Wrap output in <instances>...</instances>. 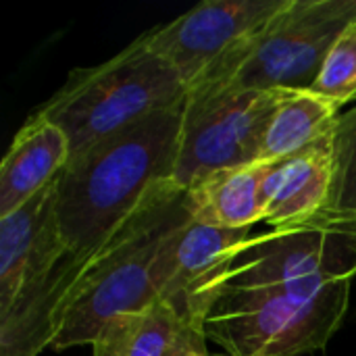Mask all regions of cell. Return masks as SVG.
I'll return each instance as SVG.
<instances>
[{"instance_id":"cell-1","label":"cell","mask_w":356,"mask_h":356,"mask_svg":"<svg viewBox=\"0 0 356 356\" xmlns=\"http://www.w3.org/2000/svg\"><path fill=\"white\" fill-rule=\"evenodd\" d=\"M184 102L69 159L56 177V217L71 257H90L175 175Z\"/></svg>"},{"instance_id":"cell-2","label":"cell","mask_w":356,"mask_h":356,"mask_svg":"<svg viewBox=\"0 0 356 356\" xmlns=\"http://www.w3.org/2000/svg\"><path fill=\"white\" fill-rule=\"evenodd\" d=\"M188 221L192 217L186 190L173 179L156 184L138 211L94 252L50 350L92 346L113 317L163 300L171 275V246Z\"/></svg>"},{"instance_id":"cell-3","label":"cell","mask_w":356,"mask_h":356,"mask_svg":"<svg viewBox=\"0 0 356 356\" xmlns=\"http://www.w3.org/2000/svg\"><path fill=\"white\" fill-rule=\"evenodd\" d=\"M186 94L179 73L142 33L108 60L73 69L33 111L65 131L75 156L159 111L181 104Z\"/></svg>"},{"instance_id":"cell-4","label":"cell","mask_w":356,"mask_h":356,"mask_svg":"<svg viewBox=\"0 0 356 356\" xmlns=\"http://www.w3.org/2000/svg\"><path fill=\"white\" fill-rule=\"evenodd\" d=\"M353 21L356 0H286L194 83L246 90L313 88L330 48Z\"/></svg>"},{"instance_id":"cell-5","label":"cell","mask_w":356,"mask_h":356,"mask_svg":"<svg viewBox=\"0 0 356 356\" xmlns=\"http://www.w3.org/2000/svg\"><path fill=\"white\" fill-rule=\"evenodd\" d=\"M353 288L307 298L282 288L221 286L204 321L207 340L229 356H302L323 350L342 327Z\"/></svg>"},{"instance_id":"cell-6","label":"cell","mask_w":356,"mask_h":356,"mask_svg":"<svg viewBox=\"0 0 356 356\" xmlns=\"http://www.w3.org/2000/svg\"><path fill=\"white\" fill-rule=\"evenodd\" d=\"M282 88L190 86L181 111L173 181L186 190L211 171L257 163Z\"/></svg>"},{"instance_id":"cell-7","label":"cell","mask_w":356,"mask_h":356,"mask_svg":"<svg viewBox=\"0 0 356 356\" xmlns=\"http://www.w3.org/2000/svg\"><path fill=\"white\" fill-rule=\"evenodd\" d=\"M284 4L286 0H204L177 19L144 31V38L190 88Z\"/></svg>"},{"instance_id":"cell-8","label":"cell","mask_w":356,"mask_h":356,"mask_svg":"<svg viewBox=\"0 0 356 356\" xmlns=\"http://www.w3.org/2000/svg\"><path fill=\"white\" fill-rule=\"evenodd\" d=\"M67 244L56 217V179L0 217V311L44 282L65 259Z\"/></svg>"},{"instance_id":"cell-9","label":"cell","mask_w":356,"mask_h":356,"mask_svg":"<svg viewBox=\"0 0 356 356\" xmlns=\"http://www.w3.org/2000/svg\"><path fill=\"white\" fill-rule=\"evenodd\" d=\"M252 234V229H221L188 221L171 246V275L163 300L204 327L217 282L244 252Z\"/></svg>"},{"instance_id":"cell-10","label":"cell","mask_w":356,"mask_h":356,"mask_svg":"<svg viewBox=\"0 0 356 356\" xmlns=\"http://www.w3.org/2000/svg\"><path fill=\"white\" fill-rule=\"evenodd\" d=\"M71 144L65 131L31 111L0 163V217L46 190L67 167Z\"/></svg>"},{"instance_id":"cell-11","label":"cell","mask_w":356,"mask_h":356,"mask_svg":"<svg viewBox=\"0 0 356 356\" xmlns=\"http://www.w3.org/2000/svg\"><path fill=\"white\" fill-rule=\"evenodd\" d=\"M94 356H184L207 350V332L171 302L113 317L92 342Z\"/></svg>"},{"instance_id":"cell-12","label":"cell","mask_w":356,"mask_h":356,"mask_svg":"<svg viewBox=\"0 0 356 356\" xmlns=\"http://www.w3.org/2000/svg\"><path fill=\"white\" fill-rule=\"evenodd\" d=\"M334 186V138L271 165L261 188L263 221L280 227L327 207Z\"/></svg>"},{"instance_id":"cell-13","label":"cell","mask_w":356,"mask_h":356,"mask_svg":"<svg viewBox=\"0 0 356 356\" xmlns=\"http://www.w3.org/2000/svg\"><path fill=\"white\" fill-rule=\"evenodd\" d=\"M273 163L257 161L211 171L186 188V207L194 223L221 229H252L263 221L261 188Z\"/></svg>"},{"instance_id":"cell-14","label":"cell","mask_w":356,"mask_h":356,"mask_svg":"<svg viewBox=\"0 0 356 356\" xmlns=\"http://www.w3.org/2000/svg\"><path fill=\"white\" fill-rule=\"evenodd\" d=\"M340 108L313 88H282L259 161L277 163L332 140L342 119Z\"/></svg>"},{"instance_id":"cell-15","label":"cell","mask_w":356,"mask_h":356,"mask_svg":"<svg viewBox=\"0 0 356 356\" xmlns=\"http://www.w3.org/2000/svg\"><path fill=\"white\" fill-rule=\"evenodd\" d=\"M313 90L332 98L338 106L356 100V21L330 48Z\"/></svg>"},{"instance_id":"cell-16","label":"cell","mask_w":356,"mask_h":356,"mask_svg":"<svg viewBox=\"0 0 356 356\" xmlns=\"http://www.w3.org/2000/svg\"><path fill=\"white\" fill-rule=\"evenodd\" d=\"M327 207L356 213V104L334 134V186Z\"/></svg>"},{"instance_id":"cell-17","label":"cell","mask_w":356,"mask_h":356,"mask_svg":"<svg viewBox=\"0 0 356 356\" xmlns=\"http://www.w3.org/2000/svg\"><path fill=\"white\" fill-rule=\"evenodd\" d=\"M184 356H229V355H225V353H223V355H211L209 350H190V353H186Z\"/></svg>"}]
</instances>
